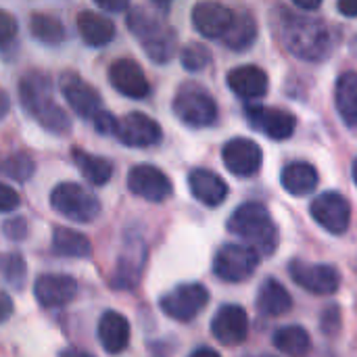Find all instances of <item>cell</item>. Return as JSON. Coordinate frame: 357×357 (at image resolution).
Returning <instances> with one entry per match:
<instances>
[{
	"label": "cell",
	"instance_id": "obj_1",
	"mask_svg": "<svg viewBox=\"0 0 357 357\" xmlns=\"http://www.w3.org/2000/svg\"><path fill=\"white\" fill-rule=\"evenodd\" d=\"M278 31L287 50L301 61H324L335 44L331 27L318 17L282 10Z\"/></svg>",
	"mask_w": 357,
	"mask_h": 357
},
{
	"label": "cell",
	"instance_id": "obj_2",
	"mask_svg": "<svg viewBox=\"0 0 357 357\" xmlns=\"http://www.w3.org/2000/svg\"><path fill=\"white\" fill-rule=\"evenodd\" d=\"M19 98L27 115H31L44 130L63 136L71 130V119L52 100V84L44 71H27L19 79Z\"/></svg>",
	"mask_w": 357,
	"mask_h": 357
},
{
	"label": "cell",
	"instance_id": "obj_3",
	"mask_svg": "<svg viewBox=\"0 0 357 357\" xmlns=\"http://www.w3.org/2000/svg\"><path fill=\"white\" fill-rule=\"evenodd\" d=\"M228 230L241 236L259 257L274 255L280 245L278 226L274 224L268 207L257 201L243 203L238 209H234L228 220Z\"/></svg>",
	"mask_w": 357,
	"mask_h": 357
},
{
	"label": "cell",
	"instance_id": "obj_4",
	"mask_svg": "<svg viewBox=\"0 0 357 357\" xmlns=\"http://www.w3.org/2000/svg\"><path fill=\"white\" fill-rule=\"evenodd\" d=\"M128 27L142 44L151 61L155 63L172 61L178 38L176 31L159 15H153L144 6H132L128 10Z\"/></svg>",
	"mask_w": 357,
	"mask_h": 357
},
{
	"label": "cell",
	"instance_id": "obj_5",
	"mask_svg": "<svg viewBox=\"0 0 357 357\" xmlns=\"http://www.w3.org/2000/svg\"><path fill=\"white\" fill-rule=\"evenodd\" d=\"M50 205L71 222L90 224L100 215V201L77 182H61L50 192Z\"/></svg>",
	"mask_w": 357,
	"mask_h": 357
},
{
	"label": "cell",
	"instance_id": "obj_6",
	"mask_svg": "<svg viewBox=\"0 0 357 357\" xmlns=\"http://www.w3.org/2000/svg\"><path fill=\"white\" fill-rule=\"evenodd\" d=\"M174 113L190 128H209L218 121L213 96L199 84H182L174 96Z\"/></svg>",
	"mask_w": 357,
	"mask_h": 357
},
{
	"label": "cell",
	"instance_id": "obj_7",
	"mask_svg": "<svg viewBox=\"0 0 357 357\" xmlns=\"http://www.w3.org/2000/svg\"><path fill=\"white\" fill-rule=\"evenodd\" d=\"M259 259L261 257L247 245L228 243L215 253L213 274L224 282H245L255 274Z\"/></svg>",
	"mask_w": 357,
	"mask_h": 357
},
{
	"label": "cell",
	"instance_id": "obj_8",
	"mask_svg": "<svg viewBox=\"0 0 357 357\" xmlns=\"http://www.w3.org/2000/svg\"><path fill=\"white\" fill-rule=\"evenodd\" d=\"M207 303H209V291L199 282L180 284L169 293H165L159 301L163 314L176 322H192L207 307Z\"/></svg>",
	"mask_w": 357,
	"mask_h": 357
},
{
	"label": "cell",
	"instance_id": "obj_9",
	"mask_svg": "<svg viewBox=\"0 0 357 357\" xmlns=\"http://www.w3.org/2000/svg\"><path fill=\"white\" fill-rule=\"evenodd\" d=\"M289 274L299 284L312 295H335L341 289V274L335 266L328 264H312L303 259H293L289 264Z\"/></svg>",
	"mask_w": 357,
	"mask_h": 357
},
{
	"label": "cell",
	"instance_id": "obj_10",
	"mask_svg": "<svg viewBox=\"0 0 357 357\" xmlns=\"http://www.w3.org/2000/svg\"><path fill=\"white\" fill-rule=\"evenodd\" d=\"M245 117L253 130L272 140H287L295 134L297 128V119L293 113L276 107H264L259 102H249L245 107Z\"/></svg>",
	"mask_w": 357,
	"mask_h": 357
},
{
	"label": "cell",
	"instance_id": "obj_11",
	"mask_svg": "<svg viewBox=\"0 0 357 357\" xmlns=\"http://www.w3.org/2000/svg\"><path fill=\"white\" fill-rule=\"evenodd\" d=\"M312 218L331 234H345L351 224V205L339 192H324L312 201Z\"/></svg>",
	"mask_w": 357,
	"mask_h": 357
},
{
	"label": "cell",
	"instance_id": "obj_12",
	"mask_svg": "<svg viewBox=\"0 0 357 357\" xmlns=\"http://www.w3.org/2000/svg\"><path fill=\"white\" fill-rule=\"evenodd\" d=\"M115 136L121 144L126 146H134V149H146V146H155L161 142V126L149 117L146 113L140 111H132L126 117L117 119V130Z\"/></svg>",
	"mask_w": 357,
	"mask_h": 357
},
{
	"label": "cell",
	"instance_id": "obj_13",
	"mask_svg": "<svg viewBox=\"0 0 357 357\" xmlns=\"http://www.w3.org/2000/svg\"><path fill=\"white\" fill-rule=\"evenodd\" d=\"M128 188L136 197H140L144 201H151V203H163L174 192L172 180L159 167L149 165V163H140V165L130 169Z\"/></svg>",
	"mask_w": 357,
	"mask_h": 357
},
{
	"label": "cell",
	"instance_id": "obj_14",
	"mask_svg": "<svg viewBox=\"0 0 357 357\" xmlns=\"http://www.w3.org/2000/svg\"><path fill=\"white\" fill-rule=\"evenodd\" d=\"M61 92L67 98L69 107L73 109V113L84 119H94L102 111V100L98 90H94L86 79H82L73 71L61 75Z\"/></svg>",
	"mask_w": 357,
	"mask_h": 357
},
{
	"label": "cell",
	"instance_id": "obj_15",
	"mask_svg": "<svg viewBox=\"0 0 357 357\" xmlns=\"http://www.w3.org/2000/svg\"><path fill=\"white\" fill-rule=\"evenodd\" d=\"M222 159L234 176L251 178L261 169L264 153L259 144L249 138H232L224 144Z\"/></svg>",
	"mask_w": 357,
	"mask_h": 357
},
{
	"label": "cell",
	"instance_id": "obj_16",
	"mask_svg": "<svg viewBox=\"0 0 357 357\" xmlns=\"http://www.w3.org/2000/svg\"><path fill=\"white\" fill-rule=\"evenodd\" d=\"M211 333L218 343L226 347H236L247 341L249 316L241 305H224L211 320Z\"/></svg>",
	"mask_w": 357,
	"mask_h": 357
},
{
	"label": "cell",
	"instance_id": "obj_17",
	"mask_svg": "<svg viewBox=\"0 0 357 357\" xmlns=\"http://www.w3.org/2000/svg\"><path fill=\"white\" fill-rule=\"evenodd\" d=\"M234 21V10L220 2H199L192 8V25L207 40H224Z\"/></svg>",
	"mask_w": 357,
	"mask_h": 357
},
{
	"label": "cell",
	"instance_id": "obj_18",
	"mask_svg": "<svg viewBox=\"0 0 357 357\" xmlns=\"http://www.w3.org/2000/svg\"><path fill=\"white\" fill-rule=\"evenodd\" d=\"M109 82L119 94L128 98H144L151 92V84L142 67L132 59H117L109 67Z\"/></svg>",
	"mask_w": 357,
	"mask_h": 357
},
{
	"label": "cell",
	"instance_id": "obj_19",
	"mask_svg": "<svg viewBox=\"0 0 357 357\" xmlns=\"http://www.w3.org/2000/svg\"><path fill=\"white\" fill-rule=\"evenodd\" d=\"M33 295L42 307H63L75 299L77 282L67 274H44L36 280Z\"/></svg>",
	"mask_w": 357,
	"mask_h": 357
},
{
	"label": "cell",
	"instance_id": "obj_20",
	"mask_svg": "<svg viewBox=\"0 0 357 357\" xmlns=\"http://www.w3.org/2000/svg\"><path fill=\"white\" fill-rule=\"evenodd\" d=\"M146 261V247L142 238H130L119 261L115 274L111 278L113 289H134L142 276V268Z\"/></svg>",
	"mask_w": 357,
	"mask_h": 357
},
{
	"label": "cell",
	"instance_id": "obj_21",
	"mask_svg": "<svg viewBox=\"0 0 357 357\" xmlns=\"http://www.w3.org/2000/svg\"><path fill=\"white\" fill-rule=\"evenodd\" d=\"M228 86L230 90L245 98V100H259L268 94V86H270V79H268V73L257 67V65H241V67H234L232 71H228Z\"/></svg>",
	"mask_w": 357,
	"mask_h": 357
},
{
	"label": "cell",
	"instance_id": "obj_22",
	"mask_svg": "<svg viewBox=\"0 0 357 357\" xmlns=\"http://www.w3.org/2000/svg\"><path fill=\"white\" fill-rule=\"evenodd\" d=\"M188 188L192 197L207 207H218L228 197V184L215 172L203 167H197L188 174Z\"/></svg>",
	"mask_w": 357,
	"mask_h": 357
},
{
	"label": "cell",
	"instance_id": "obj_23",
	"mask_svg": "<svg viewBox=\"0 0 357 357\" xmlns=\"http://www.w3.org/2000/svg\"><path fill=\"white\" fill-rule=\"evenodd\" d=\"M98 341L109 356H119L130 345V322L119 312H105L98 322Z\"/></svg>",
	"mask_w": 357,
	"mask_h": 357
},
{
	"label": "cell",
	"instance_id": "obj_24",
	"mask_svg": "<svg viewBox=\"0 0 357 357\" xmlns=\"http://www.w3.org/2000/svg\"><path fill=\"white\" fill-rule=\"evenodd\" d=\"M77 31L88 46H105L115 38V23L94 10H82L77 15Z\"/></svg>",
	"mask_w": 357,
	"mask_h": 357
},
{
	"label": "cell",
	"instance_id": "obj_25",
	"mask_svg": "<svg viewBox=\"0 0 357 357\" xmlns=\"http://www.w3.org/2000/svg\"><path fill=\"white\" fill-rule=\"evenodd\" d=\"M318 172L314 165L305 163V161H293L289 165H284L282 174H280V182L282 188L295 197H303L307 192H312L318 186Z\"/></svg>",
	"mask_w": 357,
	"mask_h": 357
},
{
	"label": "cell",
	"instance_id": "obj_26",
	"mask_svg": "<svg viewBox=\"0 0 357 357\" xmlns=\"http://www.w3.org/2000/svg\"><path fill=\"white\" fill-rule=\"evenodd\" d=\"M291 307H293L291 293L278 280L268 278L257 293V310L264 316L278 318V316H284L287 312H291Z\"/></svg>",
	"mask_w": 357,
	"mask_h": 357
},
{
	"label": "cell",
	"instance_id": "obj_27",
	"mask_svg": "<svg viewBox=\"0 0 357 357\" xmlns=\"http://www.w3.org/2000/svg\"><path fill=\"white\" fill-rule=\"evenodd\" d=\"M337 111L349 128H357V73L345 71L335 86Z\"/></svg>",
	"mask_w": 357,
	"mask_h": 357
},
{
	"label": "cell",
	"instance_id": "obj_28",
	"mask_svg": "<svg viewBox=\"0 0 357 357\" xmlns=\"http://www.w3.org/2000/svg\"><path fill=\"white\" fill-rule=\"evenodd\" d=\"M257 40V23L253 19V15L249 10H241L234 13V21L228 29V33L224 36V44L230 50L236 52H245L253 46V42Z\"/></svg>",
	"mask_w": 357,
	"mask_h": 357
},
{
	"label": "cell",
	"instance_id": "obj_29",
	"mask_svg": "<svg viewBox=\"0 0 357 357\" xmlns=\"http://www.w3.org/2000/svg\"><path fill=\"white\" fill-rule=\"evenodd\" d=\"M272 343L289 357H307L312 351V337L303 326H282L274 333Z\"/></svg>",
	"mask_w": 357,
	"mask_h": 357
},
{
	"label": "cell",
	"instance_id": "obj_30",
	"mask_svg": "<svg viewBox=\"0 0 357 357\" xmlns=\"http://www.w3.org/2000/svg\"><path fill=\"white\" fill-rule=\"evenodd\" d=\"M73 163L77 165L79 174L94 186H105L111 176H113V165L109 159L98 157V155H90L82 149H73Z\"/></svg>",
	"mask_w": 357,
	"mask_h": 357
},
{
	"label": "cell",
	"instance_id": "obj_31",
	"mask_svg": "<svg viewBox=\"0 0 357 357\" xmlns=\"http://www.w3.org/2000/svg\"><path fill=\"white\" fill-rule=\"evenodd\" d=\"M52 247L56 251V255H63V257H73V259H86L92 255V245L90 241L77 232V230H71V228H54V234H52Z\"/></svg>",
	"mask_w": 357,
	"mask_h": 357
},
{
	"label": "cell",
	"instance_id": "obj_32",
	"mask_svg": "<svg viewBox=\"0 0 357 357\" xmlns=\"http://www.w3.org/2000/svg\"><path fill=\"white\" fill-rule=\"evenodd\" d=\"M29 31L38 42L48 44V46H56L67 38V29L63 21L46 13H33L29 17Z\"/></svg>",
	"mask_w": 357,
	"mask_h": 357
},
{
	"label": "cell",
	"instance_id": "obj_33",
	"mask_svg": "<svg viewBox=\"0 0 357 357\" xmlns=\"http://www.w3.org/2000/svg\"><path fill=\"white\" fill-rule=\"evenodd\" d=\"M0 276L17 291L23 289L27 280V264L19 253H4L0 255Z\"/></svg>",
	"mask_w": 357,
	"mask_h": 357
},
{
	"label": "cell",
	"instance_id": "obj_34",
	"mask_svg": "<svg viewBox=\"0 0 357 357\" xmlns=\"http://www.w3.org/2000/svg\"><path fill=\"white\" fill-rule=\"evenodd\" d=\"M33 159L27 153H13L0 161V172L15 182H27L33 176Z\"/></svg>",
	"mask_w": 357,
	"mask_h": 357
},
{
	"label": "cell",
	"instance_id": "obj_35",
	"mask_svg": "<svg viewBox=\"0 0 357 357\" xmlns=\"http://www.w3.org/2000/svg\"><path fill=\"white\" fill-rule=\"evenodd\" d=\"M180 61L188 71H203L211 63V52L203 44H188L182 48Z\"/></svg>",
	"mask_w": 357,
	"mask_h": 357
},
{
	"label": "cell",
	"instance_id": "obj_36",
	"mask_svg": "<svg viewBox=\"0 0 357 357\" xmlns=\"http://www.w3.org/2000/svg\"><path fill=\"white\" fill-rule=\"evenodd\" d=\"M17 19L8 13V10H2L0 8V46L8 44L15 40L17 36Z\"/></svg>",
	"mask_w": 357,
	"mask_h": 357
},
{
	"label": "cell",
	"instance_id": "obj_37",
	"mask_svg": "<svg viewBox=\"0 0 357 357\" xmlns=\"http://www.w3.org/2000/svg\"><path fill=\"white\" fill-rule=\"evenodd\" d=\"M320 326L328 337H335L341 331V310L337 305H331L328 310H324Z\"/></svg>",
	"mask_w": 357,
	"mask_h": 357
},
{
	"label": "cell",
	"instance_id": "obj_38",
	"mask_svg": "<svg viewBox=\"0 0 357 357\" xmlns=\"http://www.w3.org/2000/svg\"><path fill=\"white\" fill-rule=\"evenodd\" d=\"M4 234H6L8 241H15V243L25 241V236H27V222L23 218H10V220H6L4 222Z\"/></svg>",
	"mask_w": 357,
	"mask_h": 357
},
{
	"label": "cell",
	"instance_id": "obj_39",
	"mask_svg": "<svg viewBox=\"0 0 357 357\" xmlns=\"http://www.w3.org/2000/svg\"><path fill=\"white\" fill-rule=\"evenodd\" d=\"M19 203H21L19 192L15 188H10V186L0 182V211L2 213H10V211H15L19 207Z\"/></svg>",
	"mask_w": 357,
	"mask_h": 357
},
{
	"label": "cell",
	"instance_id": "obj_40",
	"mask_svg": "<svg viewBox=\"0 0 357 357\" xmlns=\"http://www.w3.org/2000/svg\"><path fill=\"white\" fill-rule=\"evenodd\" d=\"M92 121H94V128H96V132H98V134H102V136H111V134H113V136H115L117 119H115L109 111H105V109H102V111L92 119Z\"/></svg>",
	"mask_w": 357,
	"mask_h": 357
},
{
	"label": "cell",
	"instance_id": "obj_41",
	"mask_svg": "<svg viewBox=\"0 0 357 357\" xmlns=\"http://www.w3.org/2000/svg\"><path fill=\"white\" fill-rule=\"evenodd\" d=\"M13 312H15L13 299L4 291H0V324H4L13 316Z\"/></svg>",
	"mask_w": 357,
	"mask_h": 357
},
{
	"label": "cell",
	"instance_id": "obj_42",
	"mask_svg": "<svg viewBox=\"0 0 357 357\" xmlns=\"http://www.w3.org/2000/svg\"><path fill=\"white\" fill-rule=\"evenodd\" d=\"M98 6H100L102 10H109V13L130 10V4H128L126 0H115V2H111V0H100V2H98Z\"/></svg>",
	"mask_w": 357,
	"mask_h": 357
},
{
	"label": "cell",
	"instance_id": "obj_43",
	"mask_svg": "<svg viewBox=\"0 0 357 357\" xmlns=\"http://www.w3.org/2000/svg\"><path fill=\"white\" fill-rule=\"evenodd\" d=\"M337 8L347 17H357V0H341Z\"/></svg>",
	"mask_w": 357,
	"mask_h": 357
},
{
	"label": "cell",
	"instance_id": "obj_44",
	"mask_svg": "<svg viewBox=\"0 0 357 357\" xmlns=\"http://www.w3.org/2000/svg\"><path fill=\"white\" fill-rule=\"evenodd\" d=\"M8 109H10V98H8V94L0 88V121L6 117Z\"/></svg>",
	"mask_w": 357,
	"mask_h": 357
},
{
	"label": "cell",
	"instance_id": "obj_45",
	"mask_svg": "<svg viewBox=\"0 0 357 357\" xmlns=\"http://www.w3.org/2000/svg\"><path fill=\"white\" fill-rule=\"evenodd\" d=\"M59 357H94L92 354H88V351H82V349H63Z\"/></svg>",
	"mask_w": 357,
	"mask_h": 357
},
{
	"label": "cell",
	"instance_id": "obj_46",
	"mask_svg": "<svg viewBox=\"0 0 357 357\" xmlns=\"http://www.w3.org/2000/svg\"><path fill=\"white\" fill-rule=\"evenodd\" d=\"M295 6L301 8V10H318L320 8V2H307V0H295Z\"/></svg>",
	"mask_w": 357,
	"mask_h": 357
},
{
	"label": "cell",
	"instance_id": "obj_47",
	"mask_svg": "<svg viewBox=\"0 0 357 357\" xmlns=\"http://www.w3.org/2000/svg\"><path fill=\"white\" fill-rule=\"evenodd\" d=\"M190 357H222L218 351H213V349H209V347H199L195 354Z\"/></svg>",
	"mask_w": 357,
	"mask_h": 357
},
{
	"label": "cell",
	"instance_id": "obj_48",
	"mask_svg": "<svg viewBox=\"0 0 357 357\" xmlns=\"http://www.w3.org/2000/svg\"><path fill=\"white\" fill-rule=\"evenodd\" d=\"M354 182H356V186H357V159H356V163H354Z\"/></svg>",
	"mask_w": 357,
	"mask_h": 357
},
{
	"label": "cell",
	"instance_id": "obj_49",
	"mask_svg": "<svg viewBox=\"0 0 357 357\" xmlns=\"http://www.w3.org/2000/svg\"><path fill=\"white\" fill-rule=\"evenodd\" d=\"M261 357H274V356H261Z\"/></svg>",
	"mask_w": 357,
	"mask_h": 357
},
{
	"label": "cell",
	"instance_id": "obj_50",
	"mask_svg": "<svg viewBox=\"0 0 357 357\" xmlns=\"http://www.w3.org/2000/svg\"><path fill=\"white\" fill-rule=\"evenodd\" d=\"M318 357H328V356H318Z\"/></svg>",
	"mask_w": 357,
	"mask_h": 357
}]
</instances>
